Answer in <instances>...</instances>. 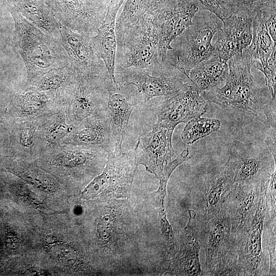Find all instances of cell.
I'll return each instance as SVG.
<instances>
[{
    "label": "cell",
    "instance_id": "obj_1",
    "mask_svg": "<svg viewBox=\"0 0 276 276\" xmlns=\"http://www.w3.org/2000/svg\"><path fill=\"white\" fill-rule=\"evenodd\" d=\"M253 63L246 48L227 61L229 72L224 86L202 92L201 95L207 102L239 111L262 122L264 129L275 128L276 99L268 97V90L255 83L251 73Z\"/></svg>",
    "mask_w": 276,
    "mask_h": 276
},
{
    "label": "cell",
    "instance_id": "obj_2",
    "mask_svg": "<svg viewBox=\"0 0 276 276\" xmlns=\"http://www.w3.org/2000/svg\"><path fill=\"white\" fill-rule=\"evenodd\" d=\"M7 7L14 21L13 43L27 70L24 88L31 87L49 71L70 63L61 42L43 33L11 6Z\"/></svg>",
    "mask_w": 276,
    "mask_h": 276
},
{
    "label": "cell",
    "instance_id": "obj_3",
    "mask_svg": "<svg viewBox=\"0 0 276 276\" xmlns=\"http://www.w3.org/2000/svg\"><path fill=\"white\" fill-rule=\"evenodd\" d=\"M115 71L129 68L143 70L151 75L163 73L165 64L158 56V37L152 11L149 10L137 22L116 30Z\"/></svg>",
    "mask_w": 276,
    "mask_h": 276
},
{
    "label": "cell",
    "instance_id": "obj_4",
    "mask_svg": "<svg viewBox=\"0 0 276 276\" xmlns=\"http://www.w3.org/2000/svg\"><path fill=\"white\" fill-rule=\"evenodd\" d=\"M222 25L221 20L211 12L195 16L193 24L171 43L167 63L188 79L194 67L217 52L212 40Z\"/></svg>",
    "mask_w": 276,
    "mask_h": 276
},
{
    "label": "cell",
    "instance_id": "obj_5",
    "mask_svg": "<svg viewBox=\"0 0 276 276\" xmlns=\"http://www.w3.org/2000/svg\"><path fill=\"white\" fill-rule=\"evenodd\" d=\"M197 233L205 254L207 275H240L228 218L223 208L206 220L196 218Z\"/></svg>",
    "mask_w": 276,
    "mask_h": 276
},
{
    "label": "cell",
    "instance_id": "obj_6",
    "mask_svg": "<svg viewBox=\"0 0 276 276\" xmlns=\"http://www.w3.org/2000/svg\"><path fill=\"white\" fill-rule=\"evenodd\" d=\"M270 176L263 180L256 211L248 224L233 241L240 275H268L269 266L262 249V235L268 219L266 193Z\"/></svg>",
    "mask_w": 276,
    "mask_h": 276
},
{
    "label": "cell",
    "instance_id": "obj_7",
    "mask_svg": "<svg viewBox=\"0 0 276 276\" xmlns=\"http://www.w3.org/2000/svg\"><path fill=\"white\" fill-rule=\"evenodd\" d=\"M203 9L196 0H172L153 14L158 37L157 52L161 61L167 63V52L172 41L193 24L194 16Z\"/></svg>",
    "mask_w": 276,
    "mask_h": 276
},
{
    "label": "cell",
    "instance_id": "obj_8",
    "mask_svg": "<svg viewBox=\"0 0 276 276\" xmlns=\"http://www.w3.org/2000/svg\"><path fill=\"white\" fill-rule=\"evenodd\" d=\"M110 78L109 76L86 78L78 73L64 105L70 125L75 127L93 114L106 109Z\"/></svg>",
    "mask_w": 276,
    "mask_h": 276
},
{
    "label": "cell",
    "instance_id": "obj_9",
    "mask_svg": "<svg viewBox=\"0 0 276 276\" xmlns=\"http://www.w3.org/2000/svg\"><path fill=\"white\" fill-rule=\"evenodd\" d=\"M228 159L234 172L235 184H256L275 171V159L268 148L234 141Z\"/></svg>",
    "mask_w": 276,
    "mask_h": 276
},
{
    "label": "cell",
    "instance_id": "obj_10",
    "mask_svg": "<svg viewBox=\"0 0 276 276\" xmlns=\"http://www.w3.org/2000/svg\"><path fill=\"white\" fill-rule=\"evenodd\" d=\"M62 25L80 34L93 36L107 11L105 4L96 0H42Z\"/></svg>",
    "mask_w": 276,
    "mask_h": 276
},
{
    "label": "cell",
    "instance_id": "obj_11",
    "mask_svg": "<svg viewBox=\"0 0 276 276\" xmlns=\"http://www.w3.org/2000/svg\"><path fill=\"white\" fill-rule=\"evenodd\" d=\"M118 83L116 87L111 78L108 80L106 113L114 142L113 152L120 154L131 114L143 96L134 85Z\"/></svg>",
    "mask_w": 276,
    "mask_h": 276
},
{
    "label": "cell",
    "instance_id": "obj_12",
    "mask_svg": "<svg viewBox=\"0 0 276 276\" xmlns=\"http://www.w3.org/2000/svg\"><path fill=\"white\" fill-rule=\"evenodd\" d=\"M174 130L155 124L151 131L139 136L133 150L137 162L159 177L174 155Z\"/></svg>",
    "mask_w": 276,
    "mask_h": 276
},
{
    "label": "cell",
    "instance_id": "obj_13",
    "mask_svg": "<svg viewBox=\"0 0 276 276\" xmlns=\"http://www.w3.org/2000/svg\"><path fill=\"white\" fill-rule=\"evenodd\" d=\"M59 24L61 43L76 71L86 78L109 76L104 62L91 43L90 36L79 34Z\"/></svg>",
    "mask_w": 276,
    "mask_h": 276
},
{
    "label": "cell",
    "instance_id": "obj_14",
    "mask_svg": "<svg viewBox=\"0 0 276 276\" xmlns=\"http://www.w3.org/2000/svg\"><path fill=\"white\" fill-rule=\"evenodd\" d=\"M114 74L118 83L135 86L145 102L154 97H173L188 89L192 83L190 80L185 82L178 75L168 77L163 73L153 76L146 71L134 68L115 71Z\"/></svg>",
    "mask_w": 276,
    "mask_h": 276
},
{
    "label": "cell",
    "instance_id": "obj_15",
    "mask_svg": "<svg viewBox=\"0 0 276 276\" xmlns=\"http://www.w3.org/2000/svg\"><path fill=\"white\" fill-rule=\"evenodd\" d=\"M208 109V102L192 83L188 89L162 103L157 112L156 124L174 129L180 123L200 117Z\"/></svg>",
    "mask_w": 276,
    "mask_h": 276
},
{
    "label": "cell",
    "instance_id": "obj_16",
    "mask_svg": "<svg viewBox=\"0 0 276 276\" xmlns=\"http://www.w3.org/2000/svg\"><path fill=\"white\" fill-rule=\"evenodd\" d=\"M234 177L233 167L228 159L222 168L208 177L196 196V218L206 220L220 211L235 185Z\"/></svg>",
    "mask_w": 276,
    "mask_h": 276
},
{
    "label": "cell",
    "instance_id": "obj_17",
    "mask_svg": "<svg viewBox=\"0 0 276 276\" xmlns=\"http://www.w3.org/2000/svg\"><path fill=\"white\" fill-rule=\"evenodd\" d=\"M263 181L256 184H235L225 199L222 208L229 220L233 242L251 221L256 211Z\"/></svg>",
    "mask_w": 276,
    "mask_h": 276
},
{
    "label": "cell",
    "instance_id": "obj_18",
    "mask_svg": "<svg viewBox=\"0 0 276 276\" xmlns=\"http://www.w3.org/2000/svg\"><path fill=\"white\" fill-rule=\"evenodd\" d=\"M60 144L101 149L108 152L114 151V142L106 109L93 114L73 127Z\"/></svg>",
    "mask_w": 276,
    "mask_h": 276
},
{
    "label": "cell",
    "instance_id": "obj_19",
    "mask_svg": "<svg viewBox=\"0 0 276 276\" xmlns=\"http://www.w3.org/2000/svg\"><path fill=\"white\" fill-rule=\"evenodd\" d=\"M222 22L215 47L220 59L227 62L250 44L252 38V18L233 14Z\"/></svg>",
    "mask_w": 276,
    "mask_h": 276
},
{
    "label": "cell",
    "instance_id": "obj_20",
    "mask_svg": "<svg viewBox=\"0 0 276 276\" xmlns=\"http://www.w3.org/2000/svg\"><path fill=\"white\" fill-rule=\"evenodd\" d=\"M125 0H110L105 17L95 36H90L91 43L105 63L110 78L116 87L119 84L115 78V61L117 51L116 23L118 12Z\"/></svg>",
    "mask_w": 276,
    "mask_h": 276
},
{
    "label": "cell",
    "instance_id": "obj_21",
    "mask_svg": "<svg viewBox=\"0 0 276 276\" xmlns=\"http://www.w3.org/2000/svg\"><path fill=\"white\" fill-rule=\"evenodd\" d=\"M77 76V72L70 63L49 71L31 87L24 89L40 92L58 106L63 107Z\"/></svg>",
    "mask_w": 276,
    "mask_h": 276
},
{
    "label": "cell",
    "instance_id": "obj_22",
    "mask_svg": "<svg viewBox=\"0 0 276 276\" xmlns=\"http://www.w3.org/2000/svg\"><path fill=\"white\" fill-rule=\"evenodd\" d=\"M7 5L14 8L34 26L61 42L60 22L42 0H9Z\"/></svg>",
    "mask_w": 276,
    "mask_h": 276
},
{
    "label": "cell",
    "instance_id": "obj_23",
    "mask_svg": "<svg viewBox=\"0 0 276 276\" xmlns=\"http://www.w3.org/2000/svg\"><path fill=\"white\" fill-rule=\"evenodd\" d=\"M228 72L227 62L222 60L217 52L194 67L188 79L202 93L219 87L225 82Z\"/></svg>",
    "mask_w": 276,
    "mask_h": 276
},
{
    "label": "cell",
    "instance_id": "obj_24",
    "mask_svg": "<svg viewBox=\"0 0 276 276\" xmlns=\"http://www.w3.org/2000/svg\"><path fill=\"white\" fill-rule=\"evenodd\" d=\"M36 118L41 154L59 144L73 128L67 122L64 106Z\"/></svg>",
    "mask_w": 276,
    "mask_h": 276
},
{
    "label": "cell",
    "instance_id": "obj_25",
    "mask_svg": "<svg viewBox=\"0 0 276 276\" xmlns=\"http://www.w3.org/2000/svg\"><path fill=\"white\" fill-rule=\"evenodd\" d=\"M17 119L33 120L63 107L59 106L44 94L31 89H24L14 99Z\"/></svg>",
    "mask_w": 276,
    "mask_h": 276
},
{
    "label": "cell",
    "instance_id": "obj_26",
    "mask_svg": "<svg viewBox=\"0 0 276 276\" xmlns=\"http://www.w3.org/2000/svg\"><path fill=\"white\" fill-rule=\"evenodd\" d=\"M189 220L183 230L185 240L180 261L183 273L189 275H203L199 259L200 245L196 226V213L189 210Z\"/></svg>",
    "mask_w": 276,
    "mask_h": 276
},
{
    "label": "cell",
    "instance_id": "obj_27",
    "mask_svg": "<svg viewBox=\"0 0 276 276\" xmlns=\"http://www.w3.org/2000/svg\"><path fill=\"white\" fill-rule=\"evenodd\" d=\"M16 151L22 156H38L41 149L36 118L16 119L15 124Z\"/></svg>",
    "mask_w": 276,
    "mask_h": 276
},
{
    "label": "cell",
    "instance_id": "obj_28",
    "mask_svg": "<svg viewBox=\"0 0 276 276\" xmlns=\"http://www.w3.org/2000/svg\"><path fill=\"white\" fill-rule=\"evenodd\" d=\"M273 41L266 30L263 19L258 14L252 18V38L247 49L254 60L260 65L265 64L272 52L276 50Z\"/></svg>",
    "mask_w": 276,
    "mask_h": 276
},
{
    "label": "cell",
    "instance_id": "obj_29",
    "mask_svg": "<svg viewBox=\"0 0 276 276\" xmlns=\"http://www.w3.org/2000/svg\"><path fill=\"white\" fill-rule=\"evenodd\" d=\"M221 122L215 119L197 118L188 122L181 134L182 140L190 145L217 131Z\"/></svg>",
    "mask_w": 276,
    "mask_h": 276
},
{
    "label": "cell",
    "instance_id": "obj_30",
    "mask_svg": "<svg viewBox=\"0 0 276 276\" xmlns=\"http://www.w3.org/2000/svg\"><path fill=\"white\" fill-rule=\"evenodd\" d=\"M153 0H127L116 19V30L133 25L153 7Z\"/></svg>",
    "mask_w": 276,
    "mask_h": 276
},
{
    "label": "cell",
    "instance_id": "obj_31",
    "mask_svg": "<svg viewBox=\"0 0 276 276\" xmlns=\"http://www.w3.org/2000/svg\"><path fill=\"white\" fill-rule=\"evenodd\" d=\"M229 3L234 14L242 15L253 18L262 9L276 4V0H224Z\"/></svg>",
    "mask_w": 276,
    "mask_h": 276
},
{
    "label": "cell",
    "instance_id": "obj_32",
    "mask_svg": "<svg viewBox=\"0 0 276 276\" xmlns=\"http://www.w3.org/2000/svg\"><path fill=\"white\" fill-rule=\"evenodd\" d=\"M252 65L264 74L265 84L271 99H276V50L272 52L266 63L261 65L255 61Z\"/></svg>",
    "mask_w": 276,
    "mask_h": 276
},
{
    "label": "cell",
    "instance_id": "obj_33",
    "mask_svg": "<svg viewBox=\"0 0 276 276\" xmlns=\"http://www.w3.org/2000/svg\"><path fill=\"white\" fill-rule=\"evenodd\" d=\"M275 223L276 219H268L265 223L263 230V233L267 237V248L269 256L268 275H275L276 274Z\"/></svg>",
    "mask_w": 276,
    "mask_h": 276
},
{
    "label": "cell",
    "instance_id": "obj_34",
    "mask_svg": "<svg viewBox=\"0 0 276 276\" xmlns=\"http://www.w3.org/2000/svg\"><path fill=\"white\" fill-rule=\"evenodd\" d=\"M109 189V177L106 170L95 177L81 193L83 199H89Z\"/></svg>",
    "mask_w": 276,
    "mask_h": 276
},
{
    "label": "cell",
    "instance_id": "obj_35",
    "mask_svg": "<svg viewBox=\"0 0 276 276\" xmlns=\"http://www.w3.org/2000/svg\"><path fill=\"white\" fill-rule=\"evenodd\" d=\"M200 3L203 9L214 14L222 21L234 14L231 5L224 0H196Z\"/></svg>",
    "mask_w": 276,
    "mask_h": 276
},
{
    "label": "cell",
    "instance_id": "obj_36",
    "mask_svg": "<svg viewBox=\"0 0 276 276\" xmlns=\"http://www.w3.org/2000/svg\"><path fill=\"white\" fill-rule=\"evenodd\" d=\"M276 172L274 171L270 175V179L268 187L266 199L267 212L269 219H276Z\"/></svg>",
    "mask_w": 276,
    "mask_h": 276
},
{
    "label": "cell",
    "instance_id": "obj_37",
    "mask_svg": "<svg viewBox=\"0 0 276 276\" xmlns=\"http://www.w3.org/2000/svg\"><path fill=\"white\" fill-rule=\"evenodd\" d=\"M113 225L112 218L108 215L104 216L97 226V231L100 237L102 239L108 238L112 231Z\"/></svg>",
    "mask_w": 276,
    "mask_h": 276
},
{
    "label": "cell",
    "instance_id": "obj_38",
    "mask_svg": "<svg viewBox=\"0 0 276 276\" xmlns=\"http://www.w3.org/2000/svg\"><path fill=\"white\" fill-rule=\"evenodd\" d=\"M172 1V0H153V7L150 10L158 9Z\"/></svg>",
    "mask_w": 276,
    "mask_h": 276
}]
</instances>
